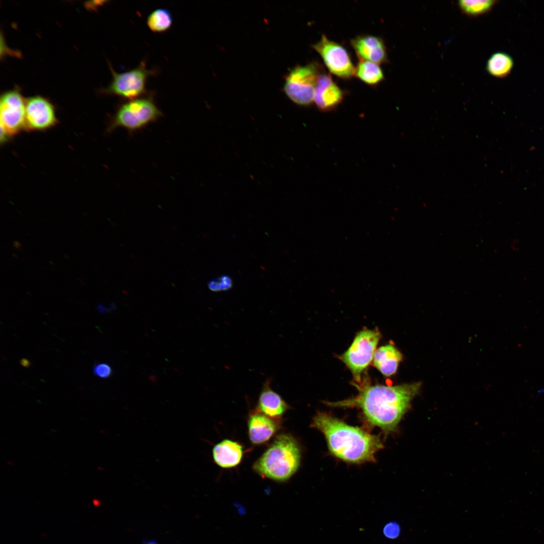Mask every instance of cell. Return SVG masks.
<instances>
[{
    "label": "cell",
    "instance_id": "1",
    "mask_svg": "<svg viewBox=\"0 0 544 544\" xmlns=\"http://www.w3.org/2000/svg\"><path fill=\"white\" fill-rule=\"evenodd\" d=\"M421 386L419 382L395 386L362 384L357 386L356 396L325 403L331 406L358 408L369 425L388 434L395 431Z\"/></svg>",
    "mask_w": 544,
    "mask_h": 544
},
{
    "label": "cell",
    "instance_id": "2",
    "mask_svg": "<svg viewBox=\"0 0 544 544\" xmlns=\"http://www.w3.org/2000/svg\"><path fill=\"white\" fill-rule=\"evenodd\" d=\"M311 426L321 432L332 454L347 462H373L383 446L380 438L363 429L350 426L324 412H318Z\"/></svg>",
    "mask_w": 544,
    "mask_h": 544
},
{
    "label": "cell",
    "instance_id": "3",
    "mask_svg": "<svg viewBox=\"0 0 544 544\" xmlns=\"http://www.w3.org/2000/svg\"><path fill=\"white\" fill-rule=\"evenodd\" d=\"M301 451L291 435L278 436L262 456L254 463V470L262 477L278 482L288 480L298 469Z\"/></svg>",
    "mask_w": 544,
    "mask_h": 544
},
{
    "label": "cell",
    "instance_id": "4",
    "mask_svg": "<svg viewBox=\"0 0 544 544\" xmlns=\"http://www.w3.org/2000/svg\"><path fill=\"white\" fill-rule=\"evenodd\" d=\"M162 115L151 96L129 100L118 108L108 130L121 127L133 131L157 120Z\"/></svg>",
    "mask_w": 544,
    "mask_h": 544
},
{
    "label": "cell",
    "instance_id": "5",
    "mask_svg": "<svg viewBox=\"0 0 544 544\" xmlns=\"http://www.w3.org/2000/svg\"><path fill=\"white\" fill-rule=\"evenodd\" d=\"M380 338L381 334L377 329L361 330L356 334L348 349L340 357L351 371L358 385L361 384L363 372L373 361Z\"/></svg>",
    "mask_w": 544,
    "mask_h": 544
},
{
    "label": "cell",
    "instance_id": "6",
    "mask_svg": "<svg viewBox=\"0 0 544 544\" xmlns=\"http://www.w3.org/2000/svg\"><path fill=\"white\" fill-rule=\"evenodd\" d=\"M321 73L319 65L315 62L297 66L286 77L284 86L286 95L298 105H310L313 101L315 86Z\"/></svg>",
    "mask_w": 544,
    "mask_h": 544
},
{
    "label": "cell",
    "instance_id": "7",
    "mask_svg": "<svg viewBox=\"0 0 544 544\" xmlns=\"http://www.w3.org/2000/svg\"><path fill=\"white\" fill-rule=\"evenodd\" d=\"M26 100L16 90L4 93L0 100L1 141L8 140L26 129Z\"/></svg>",
    "mask_w": 544,
    "mask_h": 544
},
{
    "label": "cell",
    "instance_id": "8",
    "mask_svg": "<svg viewBox=\"0 0 544 544\" xmlns=\"http://www.w3.org/2000/svg\"><path fill=\"white\" fill-rule=\"evenodd\" d=\"M113 79L104 93L117 95L124 99L132 100L139 98L146 92L148 78L155 72L147 70L144 61L131 70L117 73L110 67Z\"/></svg>",
    "mask_w": 544,
    "mask_h": 544
},
{
    "label": "cell",
    "instance_id": "9",
    "mask_svg": "<svg viewBox=\"0 0 544 544\" xmlns=\"http://www.w3.org/2000/svg\"><path fill=\"white\" fill-rule=\"evenodd\" d=\"M312 47L320 55L333 74L344 79L355 76L356 67L347 51L340 44L329 40L323 34L321 39Z\"/></svg>",
    "mask_w": 544,
    "mask_h": 544
},
{
    "label": "cell",
    "instance_id": "10",
    "mask_svg": "<svg viewBox=\"0 0 544 544\" xmlns=\"http://www.w3.org/2000/svg\"><path fill=\"white\" fill-rule=\"evenodd\" d=\"M57 121L54 107L47 99L35 96L26 100V129L45 130L55 126Z\"/></svg>",
    "mask_w": 544,
    "mask_h": 544
},
{
    "label": "cell",
    "instance_id": "11",
    "mask_svg": "<svg viewBox=\"0 0 544 544\" xmlns=\"http://www.w3.org/2000/svg\"><path fill=\"white\" fill-rule=\"evenodd\" d=\"M343 91L331 76L325 73L320 75L315 88L313 101L318 108L323 112L331 111L342 101Z\"/></svg>",
    "mask_w": 544,
    "mask_h": 544
},
{
    "label": "cell",
    "instance_id": "12",
    "mask_svg": "<svg viewBox=\"0 0 544 544\" xmlns=\"http://www.w3.org/2000/svg\"><path fill=\"white\" fill-rule=\"evenodd\" d=\"M359 59L380 64L387 61L386 47L382 39L372 35L357 36L351 40Z\"/></svg>",
    "mask_w": 544,
    "mask_h": 544
},
{
    "label": "cell",
    "instance_id": "13",
    "mask_svg": "<svg viewBox=\"0 0 544 544\" xmlns=\"http://www.w3.org/2000/svg\"><path fill=\"white\" fill-rule=\"evenodd\" d=\"M278 427L277 421L257 409L249 417L248 435L251 442L259 444L268 441L275 433Z\"/></svg>",
    "mask_w": 544,
    "mask_h": 544
},
{
    "label": "cell",
    "instance_id": "14",
    "mask_svg": "<svg viewBox=\"0 0 544 544\" xmlns=\"http://www.w3.org/2000/svg\"><path fill=\"white\" fill-rule=\"evenodd\" d=\"M271 379L264 382L258 400L257 410L265 415L278 419L290 408L289 405L270 386Z\"/></svg>",
    "mask_w": 544,
    "mask_h": 544
},
{
    "label": "cell",
    "instance_id": "15",
    "mask_svg": "<svg viewBox=\"0 0 544 544\" xmlns=\"http://www.w3.org/2000/svg\"><path fill=\"white\" fill-rule=\"evenodd\" d=\"M239 443L225 439L217 444L213 449V456L215 462L223 468L236 466L241 461L243 450Z\"/></svg>",
    "mask_w": 544,
    "mask_h": 544
},
{
    "label": "cell",
    "instance_id": "16",
    "mask_svg": "<svg viewBox=\"0 0 544 544\" xmlns=\"http://www.w3.org/2000/svg\"><path fill=\"white\" fill-rule=\"evenodd\" d=\"M402 359V354L394 346L388 344L376 349L373 364L383 375L389 377L395 373Z\"/></svg>",
    "mask_w": 544,
    "mask_h": 544
},
{
    "label": "cell",
    "instance_id": "17",
    "mask_svg": "<svg viewBox=\"0 0 544 544\" xmlns=\"http://www.w3.org/2000/svg\"><path fill=\"white\" fill-rule=\"evenodd\" d=\"M513 66L514 60L510 55L503 52H497L489 57L486 69L490 75L504 78L510 74Z\"/></svg>",
    "mask_w": 544,
    "mask_h": 544
},
{
    "label": "cell",
    "instance_id": "18",
    "mask_svg": "<svg viewBox=\"0 0 544 544\" xmlns=\"http://www.w3.org/2000/svg\"><path fill=\"white\" fill-rule=\"evenodd\" d=\"M355 76L370 85H377L384 79V75L378 64L360 59L356 67Z\"/></svg>",
    "mask_w": 544,
    "mask_h": 544
},
{
    "label": "cell",
    "instance_id": "19",
    "mask_svg": "<svg viewBox=\"0 0 544 544\" xmlns=\"http://www.w3.org/2000/svg\"><path fill=\"white\" fill-rule=\"evenodd\" d=\"M172 20V15L167 9L160 8L154 10L148 16L147 24L153 32L162 33L171 27Z\"/></svg>",
    "mask_w": 544,
    "mask_h": 544
},
{
    "label": "cell",
    "instance_id": "20",
    "mask_svg": "<svg viewBox=\"0 0 544 544\" xmlns=\"http://www.w3.org/2000/svg\"><path fill=\"white\" fill-rule=\"evenodd\" d=\"M498 1L493 0H461L457 2L460 11L469 17H477L490 12Z\"/></svg>",
    "mask_w": 544,
    "mask_h": 544
},
{
    "label": "cell",
    "instance_id": "21",
    "mask_svg": "<svg viewBox=\"0 0 544 544\" xmlns=\"http://www.w3.org/2000/svg\"><path fill=\"white\" fill-rule=\"evenodd\" d=\"M208 286L214 292L227 291L232 287L233 281L229 276L224 275L210 281Z\"/></svg>",
    "mask_w": 544,
    "mask_h": 544
},
{
    "label": "cell",
    "instance_id": "22",
    "mask_svg": "<svg viewBox=\"0 0 544 544\" xmlns=\"http://www.w3.org/2000/svg\"><path fill=\"white\" fill-rule=\"evenodd\" d=\"M113 370L111 366L105 362L96 364L93 369L94 375L102 379H107L112 374Z\"/></svg>",
    "mask_w": 544,
    "mask_h": 544
},
{
    "label": "cell",
    "instance_id": "23",
    "mask_svg": "<svg viewBox=\"0 0 544 544\" xmlns=\"http://www.w3.org/2000/svg\"><path fill=\"white\" fill-rule=\"evenodd\" d=\"M399 525L395 522L387 523L383 528V533L388 538L393 539L399 534Z\"/></svg>",
    "mask_w": 544,
    "mask_h": 544
},
{
    "label": "cell",
    "instance_id": "24",
    "mask_svg": "<svg viewBox=\"0 0 544 544\" xmlns=\"http://www.w3.org/2000/svg\"><path fill=\"white\" fill-rule=\"evenodd\" d=\"M20 364L21 365L24 367H29L30 366L31 363L28 359L26 358H23L20 361Z\"/></svg>",
    "mask_w": 544,
    "mask_h": 544
},
{
    "label": "cell",
    "instance_id": "25",
    "mask_svg": "<svg viewBox=\"0 0 544 544\" xmlns=\"http://www.w3.org/2000/svg\"><path fill=\"white\" fill-rule=\"evenodd\" d=\"M14 246L16 248H20L21 247V244L18 241H14Z\"/></svg>",
    "mask_w": 544,
    "mask_h": 544
},
{
    "label": "cell",
    "instance_id": "26",
    "mask_svg": "<svg viewBox=\"0 0 544 544\" xmlns=\"http://www.w3.org/2000/svg\"><path fill=\"white\" fill-rule=\"evenodd\" d=\"M93 503L95 506H99L100 505V502L97 499H94L93 500Z\"/></svg>",
    "mask_w": 544,
    "mask_h": 544
},
{
    "label": "cell",
    "instance_id": "27",
    "mask_svg": "<svg viewBox=\"0 0 544 544\" xmlns=\"http://www.w3.org/2000/svg\"><path fill=\"white\" fill-rule=\"evenodd\" d=\"M148 544H157L155 541H151Z\"/></svg>",
    "mask_w": 544,
    "mask_h": 544
}]
</instances>
